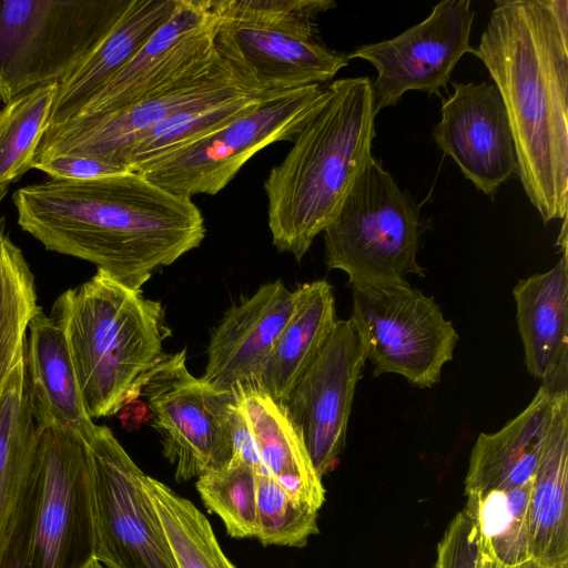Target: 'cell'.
Here are the masks:
<instances>
[{
    "label": "cell",
    "mask_w": 568,
    "mask_h": 568,
    "mask_svg": "<svg viewBox=\"0 0 568 568\" xmlns=\"http://www.w3.org/2000/svg\"><path fill=\"white\" fill-rule=\"evenodd\" d=\"M12 201L20 227L47 250L88 261L133 290L200 246L206 233L192 199L133 171L51 179L18 189Z\"/></svg>",
    "instance_id": "1"
},
{
    "label": "cell",
    "mask_w": 568,
    "mask_h": 568,
    "mask_svg": "<svg viewBox=\"0 0 568 568\" xmlns=\"http://www.w3.org/2000/svg\"><path fill=\"white\" fill-rule=\"evenodd\" d=\"M474 54L507 111L517 174L542 221L568 213V36L547 0H498Z\"/></svg>",
    "instance_id": "2"
},
{
    "label": "cell",
    "mask_w": 568,
    "mask_h": 568,
    "mask_svg": "<svg viewBox=\"0 0 568 568\" xmlns=\"http://www.w3.org/2000/svg\"><path fill=\"white\" fill-rule=\"evenodd\" d=\"M378 111L368 77L327 85L281 163L263 183L267 225L280 252L300 262L337 214L372 154Z\"/></svg>",
    "instance_id": "3"
},
{
    "label": "cell",
    "mask_w": 568,
    "mask_h": 568,
    "mask_svg": "<svg viewBox=\"0 0 568 568\" xmlns=\"http://www.w3.org/2000/svg\"><path fill=\"white\" fill-rule=\"evenodd\" d=\"M80 394L91 419L115 415L141 395L172 335L159 301L98 270L55 301Z\"/></svg>",
    "instance_id": "4"
},
{
    "label": "cell",
    "mask_w": 568,
    "mask_h": 568,
    "mask_svg": "<svg viewBox=\"0 0 568 568\" xmlns=\"http://www.w3.org/2000/svg\"><path fill=\"white\" fill-rule=\"evenodd\" d=\"M94 557L85 443L74 427L42 426L0 547V568H82Z\"/></svg>",
    "instance_id": "5"
},
{
    "label": "cell",
    "mask_w": 568,
    "mask_h": 568,
    "mask_svg": "<svg viewBox=\"0 0 568 568\" xmlns=\"http://www.w3.org/2000/svg\"><path fill=\"white\" fill-rule=\"evenodd\" d=\"M336 7L333 0H211L214 48L258 93L322 85L349 62L320 36L318 16Z\"/></svg>",
    "instance_id": "6"
},
{
    "label": "cell",
    "mask_w": 568,
    "mask_h": 568,
    "mask_svg": "<svg viewBox=\"0 0 568 568\" xmlns=\"http://www.w3.org/2000/svg\"><path fill=\"white\" fill-rule=\"evenodd\" d=\"M419 209L372 155L324 230L327 270L348 275V285L408 284L424 277L417 262Z\"/></svg>",
    "instance_id": "7"
},
{
    "label": "cell",
    "mask_w": 568,
    "mask_h": 568,
    "mask_svg": "<svg viewBox=\"0 0 568 568\" xmlns=\"http://www.w3.org/2000/svg\"><path fill=\"white\" fill-rule=\"evenodd\" d=\"M131 0H0V104L60 83L95 49Z\"/></svg>",
    "instance_id": "8"
},
{
    "label": "cell",
    "mask_w": 568,
    "mask_h": 568,
    "mask_svg": "<svg viewBox=\"0 0 568 568\" xmlns=\"http://www.w3.org/2000/svg\"><path fill=\"white\" fill-rule=\"evenodd\" d=\"M326 95L327 87L321 84L278 92L224 128L133 172L180 196L215 195L258 151L292 142Z\"/></svg>",
    "instance_id": "9"
},
{
    "label": "cell",
    "mask_w": 568,
    "mask_h": 568,
    "mask_svg": "<svg viewBox=\"0 0 568 568\" xmlns=\"http://www.w3.org/2000/svg\"><path fill=\"white\" fill-rule=\"evenodd\" d=\"M90 459L95 558L105 568H178L146 475L106 426L77 428Z\"/></svg>",
    "instance_id": "10"
},
{
    "label": "cell",
    "mask_w": 568,
    "mask_h": 568,
    "mask_svg": "<svg viewBox=\"0 0 568 568\" xmlns=\"http://www.w3.org/2000/svg\"><path fill=\"white\" fill-rule=\"evenodd\" d=\"M246 91L256 92L216 51L212 60L163 82L122 109L47 129L34 160L75 154L124 166L134 144L163 121Z\"/></svg>",
    "instance_id": "11"
},
{
    "label": "cell",
    "mask_w": 568,
    "mask_h": 568,
    "mask_svg": "<svg viewBox=\"0 0 568 568\" xmlns=\"http://www.w3.org/2000/svg\"><path fill=\"white\" fill-rule=\"evenodd\" d=\"M348 287L351 317L365 335L373 375L399 374L419 388L438 384L459 337L434 298L409 283Z\"/></svg>",
    "instance_id": "12"
},
{
    "label": "cell",
    "mask_w": 568,
    "mask_h": 568,
    "mask_svg": "<svg viewBox=\"0 0 568 568\" xmlns=\"http://www.w3.org/2000/svg\"><path fill=\"white\" fill-rule=\"evenodd\" d=\"M141 395L162 438L175 479L224 468L233 455L230 410L233 393H219L186 367L185 349L165 354L150 373Z\"/></svg>",
    "instance_id": "13"
},
{
    "label": "cell",
    "mask_w": 568,
    "mask_h": 568,
    "mask_svg": "<svg viewBox=\"0 0 568 568\" xmlns=\"http://www.w3.org/2000/svg\"><path fill=\"white\" fill-rule=\"evenodd\" d=\"M367 361L364 333L352 318L336 321L328 338L283 403L321 478L345 447L356 384Z\"/></svg>",
    "instance_id": "14"
},
{
    "label": "cell",
    "mask_w": 568,
    "mask_h": 568,
    "mask_svg": "<svg viewBox=\"0 0 568 568\" xmlns=\"http://www.w3.org/2000/svg\"><path fill=\"white\" fill-rule=\"evenodd\" d=\"M470 0H444L422 22L395 38L363 44L349 60L368 61L377 71L373 83L376 109L395 105L407 91L438 94L465 53H473Z\"/></svg>",
    "instance_id": "15"
},
{
    "label": "cell",
    "mask_w": 568,
    "mask_h": 568,
    "mask_svg": "<svg viewBox=\"0 0 568 568\" xmlns=\"http://www.w3.org/2000/svg\"><path fill=\"white\" fill-rule=\"evenodd\" d=\"M452 85L454 93L443 100L433 136L477 190L493 195L518 168L506 108L495 84L454 81Z\"/></svg>",
    "instance_id": "16"
},
{
    "label": "cell",
    "mask_w": 568,
    "mask_h": 568,
    "mask_svg": "<svg viewBox=\"0 0 568 568\" xmlns=\"http://www.w3.org/2000/svg\"><path fill=\"white\" fill-rule=\"evenodd\" d=\"M294 300V291L276 280L229 308L211 334L202 382L219 393L255 385Z\"/></svg>",
    "instance_id": "17"
},
{
    "label": "cell",
    "mask_w": 568,
    "mask_h": 568,
    "mask_svg": "<svg viewBox=\"0 0 568 568\" xmlns=\"http://www.w3.org/2000/svg\"><path fill=\"white\" fill-rule=\"evenodd\" d=\"M513 294L527 371L552 392L567 389V251L551 270L518 281Z\"/></svg>",
    "instance_id": "18"
},
{
    "label": "cell",
    "mask_w": 568,
    "mask_h": 568,
    "mask_svg": "<svg viewBox=\"0 0 568 568\" xmlns=\"http://www.w3.org/2000/svg\"><path fill=\"white\" fill-rule=\"evenodd\" d=\"M556 393L540 385L529 405L503 428L478 435L469 456L465 495L517 489L534 481Z\"/></svg>",
    "instance_id": "19"
},
{
    "label": "cell",
    "mask_w": 568,
    "mask_h": 568,
    "mask_svg": "<svg viewBox=\"0 0 568 568\" xmlns=\"http://www.w3.org/2000/svg\"><path fill=\"white\" fill-rule=\"evenodd\" d=\"M179 4L180 0H131L109 34L59 83L47 129L75 118Z\"/></svg>",
    "instance_id": "20"
},
{
    "label": "cell",
    "mask_w": 568,
    "mask_h": 568,
    "mask_svg": "<svg viewBox=\"0 0 568 568\" xmlns=\"http://www.w3.org/2000/svg\"><path fill=\"white\" fill-rule=\"evenodd\" d=\"M531 561L568 565V390L555 395L528 507Z\"/></svg>",
    "instance_id": "21"
},
{
    "label": "cell",
    "mask_w": 568,
    "mask_h": 568,
    "mask_svg": "<svg viewBox=\"0 0 568 568\" xmlns=\"http://www.w3.org/2000/svg\"><path fill=\"white\" fill-rule=\"evenodd\" d=\"M250 424L266 473L297 503L320 510L325 488L283 404L255 385L233 390Z\"/></svg>",
    "instance_id": "22"
},
{
    "label": "cell",
    "mask_w": 568,
    "mask_h": 568,
    "mask_svg": "<svg viewBox=\"0 0 568 568\" xmlns=\"http://www.w3.org/2000/svg\"><path fill=\"white\" fill-rule=\"evenodd\" d=\"M294 308L276 339L255 386L283 404L320 352L335 323L332 285L317 280L294 291Z\"/></svg>",
    "instance_id": "23"
},
{
    "label": "cell",
    "mask_w": 568,
    "mask_h": 568,
    "mask_svg": "<svg viewBox=\"0 0 568 568\" xmlns=\"http://www.w3.org/2000/svg\"><path fill=\"white\" fill-rule=\"evenodd\" d=\"M24 359L41 426L60 424L77 429L92 423L62 327L40 307L28 326Z\"/></svg>",
    "instance_id": "24"
},
{
    "label": "cell",
    "mask_w": 568,
    "mask_h": 568,
    "mask_svg": "<svg viewBox=\"0 0 568 568\" xmlns=\"http://www.w3.org/2000/svg\"><path fill=\"white\" fill-rule=\"evenodd\" d=\"M41 427L23 354L0 397V547L29 473Z\"/></svg>",
    "instance_id": "25"
},
{
    "label": "cell",
    "mask_w": 568,
    "mask_h": 568,
    "mask_svg": "<svg viewBox=\"0 0 568 568\" xmlns=\"http://www.w3.org/2000/svg\"><path fill=\"white\" fill-rule=\"evenodd\" d=\"M532 483L517 489L465 495L463 511L471 524L483 559L503 568L531 561L528 507Z\"/></svg>",
    "instance_id": "26"
},
{
    "label": "cell",
    "mask_w": 568,
    "mask_h": 568,
    "mask_svg": "<svg viewBox=\"0 0 568 568\" xmlns=\"http://www.w3.org/2000/svg\"><path fill=\"white\" fill-rule=\"evenodd\" d=\"M273 94L246 91L181 112L145 133L130 150L124 166L141 165L201 140L256 109Z\"/></svg>",
    "instance_id": "27"
},
{
    "label": "cell",
    "mask_w": 568,
    "mask_h": 568,
    "mask_svg": "<svg viewBox=\"0 0 568 568\" xmlns=\"http://www.w3.org/2000/svg\"><path fill=\"white\" fill-rule=\"evenodd\" d=\"M39 310L34 276L21 250L0 239V397L24 354L27 331Z\"/></svg>",
    "instance_id": "28"
},
{
    "label": "cell",
    "mask_w": 568,
    "mask_h": 568,
    "mask_svg": "<svg viewBox=\"0 0 568 568\" xmlns=\"http://www.w3.org/2000/svg\"><path fill=\"white\" fill-rule=\"evenodd\" d=\"M145 486L178 568H236L224 555L210 521L192 501L149 475Z\"/></svg>",
    "instance_id": "29"
},
{
    "label": "cell",
    "mask_w": 568,
    "mask_h": 568,
    "mask_svg": "<svg viewBox=\"0 0 568 568\" xmlns=\"http://www.w3.org/2000/svg\"><path fill=\"white\" fill-rule=\"evenodd\" d=\"M58 87L53 83L33 89L0 109V190L32 169Z\"/></svg>",
    "instance_id": "30"
},
{
    "label": "cell",
    "mask_w": 568,
    "mask_h": 568,
    "mask_svg": "<svg viewBox=\"0 0 568 568\" xmlns=\"http://www.w3.org/2000/svg\"><path fill=\"white\" fill-rule=\"evenodd\" d=\"M195 487L205 507L222 519L231 537H255V475L250 465L232 457L224 468L200 476Z\"/></svg>",
    "instance_id": "31"
},
{
    "label": "cell",
    "mask_w": 568,
    "mask_h": 568,
    "mask_svg": "<svg viewBox=\"0 0 568 568\" xmlns=\"http://www.w3.org/2000/svg\"><path fill=\"white\" fill-rule=\"evenodd\" d=\"M256 534L264 545L304 547L320 532L318 511L293 499L266 471H254Z\"/></svg>",
    "instance_id": "32"
},
{
    "label": "cell",
    "mask_w": 568,
    "mask_h": 568,
    "mask_svg": "<svg viewBox=\"0 0 568 568\" xmlns=\"http://www.w3.org/2000/svg\"><path fill=\"white\" fill-rule=\"evenodd\" d=\"M523 566L517 568H521ZM435 568L503 567L481 558L474 537L471 524L462 510L456 514L448 524L437 545Z\"/></svg>",
    "instance_id": "33"
},
{
    "label": "cell",
    "mask_w": 568,
    "mask_h": 568,
    "mask_svg": "<svg viewBox=\"0 0 568 568\" xmlns=\"http://www.w3.org/2000/svg\"><path fill=\"white\" fill-rule=\"evenodd\" d=\"M32 169L47 173L52 180L88 181L124 173L126 168L75 154H54L33 161Z\"/></svg>",
    "instance_id": "34"
},
{
    "label": "cell",
    "mask_w": 568,
    "mask_h": 568,
    "mask_svg": "<svg viewBox=\"0 0 568 568\" xmlns=\"http://www.w3.org/2000/svg\"><path fill=\"white\" fill-rule=\"evenodd\" d=\"M8 193V189H1L0 190V204L2 202V200L4 199V196L7 195ZM4 217L3 216H0V239L4 235Z\"/></svg>",
    "instance_id": "35"
},
{
    "label": "cell",
    "mask_w": 568,
    "mask_h": 568,
    "mask_svg": "<svg viewBox=\"0 0 568 568\" xmlns=\"http://www.w3.org/2000/svg\"><path fill=\"white\" fill-rule=\"evenodd\" d=\"M82 568H105L95 557L87 562Z\"/></svg>",
    "instance_id": "36"
},
{
    "label": "cell",
    "mask_w": 568,
    "mask_h": 568,
    "mask_svg": "<svg viewBox=\"0 0 568 568\" xmlns=\"http://www.w3.org/2000/svg\"><path fill=\"white\" fill-rule=\"evenodd\" d=\"M521 568H542V567L538 566L534 561H529L526 565H524Z\"/></svg>",
    "instance_id": "37"
},
{
    "label": "cell",
    "mask_w": 568,
    "mask_h": 568,
    "mask_svg": "<svg viewBox=\"0 0 568 568\" xmlns=\"http://www.w3.org/2000/svg\"><path fill=\"white\" fill-rule=\"evenodd\" d=\"M557 568H568V565H562V566L557 567Z\"/></svg>",
    "instance_id": "38"
}]
</instances>
